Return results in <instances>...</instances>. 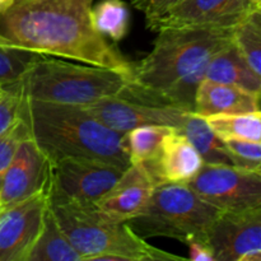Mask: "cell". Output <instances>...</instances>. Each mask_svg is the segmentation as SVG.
<instances>
[{"label": "cell", "instance_id": "d4e9b609", "mask_svg": "<svg viewBox=\"0 0 261 261\" xmlns=\"http://www.w3.org/2000/svg\"><path fill=\"white\" fill-rule=\"evenodd\" d=\"M223 142L234 166L249 170H261V142L241 139H227Z\"/></svg>", "mask_w": 261, "mask_h": 261}, {"label": "cell", "instance_id": "5bb4252c", "mask_svg": "<svg viewBox=\"0 0 261 261\" xmlns=\"http://www.w3.org/2000/svg\"><path fill=\"white\" fill-rule=\"evenodd\" d=\"M203 165V158L190 140L177 129H172L163 138L157 155L142 166L157 186L189 184Z\"/></svg>", "mask_w": 261, "mask_h": 261}, {"label": "cell", "instance_id": "d6a6232c", "mask_svg": "<svg viewBox=\"0 0 261 261\" xmlns=\"http://www.w3.org/2000/svg\"><path fill=\"white\" fill-rule=\"evenodd\" d=\"M0 89H2V86H0Z\"/></svg>", "mask_w": 261, "mask_h": 261}, {"label": "cell", "instance_id": "9c48e42d", "mask_svg": "<svg viewBox=\"0 0 261 261\" xmlns=\"http://www.w3.org/2000/svg\"><path fill=\"white\" fill-rule=\"evenodd\" d=\"M256 10L261 4L254 0H182L147 22V28L153 32L180 27L234 28Z\"/></svg>", "mask_w": 261, "mask_h": 261}, {"label": "cell", "instance_id": "4dcf8cb0", "mask_svg": "<svg viewBox=\"0 0 261 261\" xmlns=\"http://www.w3.org/2000/svg\"><path fill=\"white\" fill-rule=\"evenodd\" d=\"M3 209H4V206H3V205H2V204H0V212H2V211H3Z\"/></svg>", "mask_w": 261, "mask_h": 261}, {"label": "cell", "instance_id": "f1b7e54d", "mask_svg": "<svg viewBox=\"0 0 261 261\" xmlns=\"http://www.w3.org/2000/svg\"><path fill=\"white\" fill-rule=\"evenodd\" d=\"M189 246V260L191 261H216L211 246L205 242H191Z\"/></svg>", "mask_w": 261, "mask_h": 261}, {"label": "cell", "instance_id": "ffe728a7", "mask_svg": "<svg viewBox=\"0 0 261 261\" xmlns=\"http://www.w3.org/2000/svg\"><path fill=\"white\" fill-rule=\"evenodd\" d=\"M221 139L261 142V112L222 114L204 117Z\"/></svg>", "mask_w": 261, "mask_h": 261}, {"label": "cell", "instance_id": "277c9868", "mask_svg": "<svg viewBox=\"0 0 261 261\" xmlns=\"http://www.w3.org/2000/svg\"><path fill=\"white\" fill-rule=\"evenodd\" d=\"M48 205L83 261L185 260L147 244L127 222L109 218L92 204Z\"/></svg>", "mask_w": 261, "mask_h": 261}, {"label": "cell", "instance_id": "4316f807", "mask_svg": "<svg viewBox=\"0 0 261 261\" xmlns=\"http://www.w3.org/2000/svg\"><path fill=\"white\" fill-rule=\"evenodd\" d=\"M22 96L9 86L0 89V134L9 129L18 120Z\"/></svg>", "mask_w": 261, "mask_h": 261}, {"label": "cell", "instance_id": "ba28073f", "mask_svg": "<svg viewBox=\"0 0 261 261\" xmlns=\"http://www.w3.org/2000/svg\"><path fill=\"white\" fill-rule=\"evenodd\" d=\"M188 185L221 212L261 208V170L204 163Z\"/></svg>", "mask_w": 261, "mask_h": 261}, {"label": "cell", "instance_id": "6da1fadb", "mask_svg": "<svg viewBox=\"0 0 261 261\" xmlns=\"http://www.w3.org/2000/svg\"><path fill=\"white\" fill-rule=\"evenodd\" d=\"M93 0H14L0 12V47L71 59L132 76L133 63L91 22Z\"/></svg>", "mask_w": 261, "mask_h": 261}, {"label": "cell", "instance_id": "603a6c76", "mask_svg": "<svg viewBox=\"0 0 261 261\" xmlns=\"http://www.w3.org/2000/svg\"><path fill=\"white\" fill-rule=\"evenodd\" d=\"M232 42L250 68L261 75V10H256L232 31Z\"/></svg>", "mask_w": 261, "mask_h": 261}, {"label": "cell", "instance_id": "9a60e30c", "mask_svg": "<svg viewBox=\"0 0 261 261\" xmlns=\"http://www.w3.org/2000/svg\"><path fill=\"white\" fill-rule=\"evenodd\" d=\"M155 184L142 165H130L114 186L92 205L109 218L129 222L143 212Z\"/></svg>", "mask_w": 261, "mask_h": 261}, {"label": "cell", "instance_id": "44dd1931", "mask_svg": "<svg viewBox=\"0 0 261 261\" xmlns=\"http://www.w3.org/2000/svg\"><path fill=\"white\" fill-rule=\"evenodd\" d=\"M91 22L97 32L119 42L129 31V8L124 0H101L91 8Z\"/></svg>", "mask_w": 261, "mask_h": 261}, {"label": "cell", "instance_id": "7402d4cb", "mask_svg": "<svg viewBox=\"0 0 261 261\" xmlns=\"http://www.w3.org/2000/svg\"><path fill=\"white\" fill-rule=\"evenodd\" d=\"M175 127L165 125H143L124 134V145L130 165H143L157 155L163 138Z\"/></svg>", "mask_w": 261, "mask_h": 261}, {"label": "cell", "instance_id": "7c38bea8", "mask_svg": "<svg viewBox=\"0 0 261 261\" xmlns=\"http://www.w3.org/2000/svg\"><path fill=\"white\" fill-rule=\"evenodd\" d=\"M105 126L125 134L143 125H165L180 130L189 112L173 107L155 106L115 96L83 106Z\"/></svg>", "mask_w": 261, "mask_h": 261}, {"label": "cell", "instance_id": "d6986e66", "mask_svg": "<svg viewBox=\"0 0 261 261\" xmlns=\"http://www.w3.org/2000/svg\"><path fill=\"white\" fill-rule=\"evenodd\" d=\"M178 132L182 133L195 147L204 163L211 165H233L226 149L223 139L213 132L206 120L200 115L189 112L185 122Z\"/></svg>", "mask_w": 261, "mask_h": 261}, {"label": "cell", "instance_id": "30bf717a", "mask_svg": "<svg viewBox=\"0 0 261 261\" xmlns=\"http://www.w3.org/2000/svg\"><path fill=\"white\" fill-rule=\"evenodd\" d=\"M208 244L216 261H261V208L221 212Z\"/></svg>", "mask_w": 261, "mask_h": 261}, {"label": "cell", "instance_id": "2e32d148", "mask_svg": "<svg viewBox=\"0 0 261 261\" xmlns=\"http://www.w3.org/2000/svg\"><path fill=\"white\" fill-rule=\"evenodd\" d=\"M254 111H260V96L257 94L205 78L196 89L193 112L203 117Z\"/></svg>", "mask_w": 261, "mask_h": 261}, {"label": "cell", "instance_id": "5b68a950", "mask_svg": "<svg viewBox=\"0 0 261 261\" xmlns=\"http://www.w3.org/2000/svg\"><path fill=\"white\" fill-rule=\"evenodd\" d=\"M129 76L114 69L71 64L41 55L19 81L9 84L22 98L87 106L99 99L121 96Z\"/></svg>", "mask_w": 261, "mask_h": 261}, {"label": "cell", "instance_id": "3957f363", "mask_svg": "<svg viewBox=\"0 0 261 261\" xmlns=\"http://www.w3.org/2000/svg\"><path fill=\"white\" fill-rule=\"evenodd\" d=\"M18 117L51 165L64 158L84 157L122 168L130 166L124 134L105 126L83 106L22 98Z\"/></svg>", "mask_w": 261, "mask_h": 261}, {"label": "cell", "instance_id": "83f0119b", "mask_svg": "<svg viewBox=\"0 0 261 261\" xmlns=\"http://www.w3.org/2000/svg\"><path fill=\"white\" fill-rule=\"evenodd\" d=\"M182 0H132V4L145 14L147 22L165 14Z\"/></svg>", "mask_w": 261, "mask_h": 261}, {"label": "cell", "instance_id": "8fae6325", "mask_svg": "<svg viewBox=\"0 0 261 261\" xmlns=\"http://www.w3.org/2000/svg\"><path fill=\"white\" fill-rule=\"evenodd\" d=\"M47 205L48 189H45L0 212V261H27Z\"/></svg>", "mask_w": 261, "mask_h": 261}, {"label": "cell", "instance_id": "8992f818", "mask_svg": "<svg viewBox=\"0 0 261 261\" xmlns=\"http://www.w3.org/2000/svg\"><path fill=\"white\" fill-rule=\"evenodd\" d=\"M219 213L188 184H161L142 213L127 223L143 239L170 237L186 245L208 244L209 232Z\"/></svg>", "mask_w": 261, "mask_h": 261}, {"label": "cell", "instance_id": "1f68e13d", "mask_svg": "<svg viewBox=\"0 0 261 261\" xmlns=\"http://www.w3.org/2000/svg\"><path fill=\"white\" fill-rule=\"evenodd\" d=\"M254 2H256V3H259V4H261V0H254Z\"/></svg>", "mask_w": 261, "mask_h": 261}, {"label": "cell", "instance_id": "e0dca14e", "mask_svg": "<svg viewBox=\"0 0 261 261\" xmlns=\"http://www.w3.org/2000/svg\"><path fill=\"white\" fill-rule=\"evenodd\" d=\"M204 78L261 96V75L250 68L233 42L211 59Z\"/></svg>", "mask_w": 261, "mask_h": 261}, {"label": "cell", "instance_id": "4fadbf2b", "mask_svg": "<svg viewBox=\"0 0 261 261\" xmlns=\"http://www.w3.org/2000/svg\"><path fill=\"white\" fill-rule=\"evenodd\" d=\"M51 162L31 135L20 142L0 181V204L9 206L48 189Z\"/></svg>", "mask_w": 261, "mask_h": 261}, {"label": "cell", "instance_id": "52a82bcc", "mask_svg": "<svg viewBox=\"0 0 261 261\" xmlns=\"http://www.w3.org/2000/svg\"><path fill=\"white\" fill-rule=\"evenodd\" d=\"M126 168L96 158H64L51 165L48 203L93 204Z\"/></svg>", "mask_w": 261, "mask_h": 261}, {"label": "cell", "instance_id": "f546056e", "mask_svg": "<svg viewBox=\"0 0 261 261\" xmlns=\"http://www.w3.org/2000/svg\"><path fill=\"white\" fill-rule=\"evenodd\" d=\"M14 0H0V12H3L4 9H7Z\"/></svg>", "mask_w": 261, "mask_h": 261}, {"label": "cell", "instance_id": "484cf974", "mask_svg": "<svg viewBox=\"0 0 261 261\" xmlns=\"http://www.w3.org/2000/svg\"><path fill=\"white\" fill-rule=\"evenodd\" d=\"M28 137L30 132L19 117L9 129L0 134V181L15 155L20 142Z\"/></svg>", "mask_w": 261, "mask_h": 261}, {"label": "cell", "instance_id": "7a4b0ae2", "mask_svg": "<svg viewBox=\"0 0 261 261\" xmlns=\"http://www.w3.org/2000/svg\"><path fill=\"white\" fill-rule=\"evenodd\" d=\"M232 31L198 27L158 31L152 51L133 63L129 86L120 97L193 112L206 66L232 42Z\"/></svg>", "mask_w": 261, "mask_h": 261}, {"label": "cell", "instance_id": "ac0fdd59", "mask_svg": "<svg viewBox=\"0 0 261 261\" xmlns=\"http://www.w3.org/2000/svg\"><path fill=\"white\" fill-rule=\"evenodd\" d=\"M27 261H83L59 226L50 205L43 214L40 236Z\"/></svg>", "mask_w": 261, "mask_h": 261}, {"label": "cell", "instance_id": "cb8c5ba5", "mask_svg": "<svg viewBox=\"0 0 261 261\" xmlns=\"http://www.w3.org/2000/svg\"><path fill=\"white\" fill-rule=\"evenodd\" d=\"M41 54L12 47H0V86H9L37 60Z\"/></svg>", "mask_w": 261, "mask_h": 261}]
</instances>
